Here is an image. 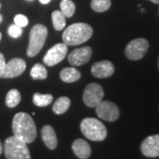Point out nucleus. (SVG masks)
I'll return each mask as SVG.
<instances>
[{
  "label": "nucleus",
  "mask_w": 159,
  "mask_h": 159,
  "mask_svg": "<svg viewBox=\"0 0 159 159\" xmlns=\"http://www.w3.org/2000/svg\"><path fill=\"white\" fill-rule=\"evenodd\" d=\"M11 127L14 136L27 144L33 142L36 138L35 123L26 112H19L13 117Z\"/></svg>",
  "instance_id": "f257e3e1"
},
{
  "label": "nucleus",
  "mask_w": 159,
  "mask_h": 159,
  "mask_svg": "<svg viewBox=\"0 0 159 159\" xmlns=\"http://www.w3.org/2000/svg\"><path fill=\"white\" fill-rule=\"evenodd\" d=\"M92 34L93 29L90 25L83 22L74 23L63 32V43L66 45H79L90 39Z\"/></svg>",
  "instance_id": "f03ea898"
},
{
  "label": "nucleus",
  "mask_w": 159,
  "mask_h": 159,
  "mask_svg": "<svg viewBox=\"0 0 159 159\" xmlns=\"http://www.w3.org/2000/svg\"><path fill=\"white\" fill-rule=\"evenodd\" d=\"M80 130L86 138L95 142L103 141L107 136L105 125L100 120L94 118L83 119L80 123Z\"/></svg>",
  "instance_id": "7ed1b4c3"
},
{
  "label": "nucleus",
  "mask_w": 159,
  "mask_h": 159,
  "mask_svg": "<svg viewBox=\"0 0 159 159\" xmlns=\"http://www.w3.org/2000/svg\"><path fill=\"white\" fill-rule=\"evenodd\" d=\"M6 159H31L27 143L16 137H8L4 144Z\"/></svg>",
  "instance_id": "20e7f679"
},
{
  "label": "nucleus",
  "mask_w": 159,
  "mask_h": 159,
  "mask_svg": "<svg viewBox=\"0 0 159 159\" xmlns=\"http://www.w3.org/2000/svg\"><path fill=\"white\" fill-rule=\"evenodd\" d=\"M48 35V29L42 24H36L32 28L29 34V43L27 55L30 57L36 56L45 43Z\"/></svg>",
  "instance_id": "39448f33"
},
{
  "label": "nucleus",
  "mask_w": 159,
  "mask_h": 159,
  "mask_svg": "<svg viewBox=\"0 0 159 159\" xmlns=\"http://www.w3.org/2000/svg\"><path fill=\"white\" fill-rule=\"evenodd\" d=\"M149 47L148 40L144 38H137L131 41L125 47V54L130 60H140L145 56Z\"/></svg>",
  "instance_id": "423d86ee"
},
{
  "label": "nucleus",
  "mask_w": 159,
  "mask_h": 159,
  "mask_svg": "<svg viewBox=\"0 0 159 159\" xmlns=\"http://www.w3.org/2000/svg\"><path fill=\"white\" fill-rule=\"evenodd\" d=\"M103 89L97 83H90L87 86L83 92V102L88 107L95 108L99 102L102 101Z\"/></svg>",
  "instance_id": "0eeeda50"
},
{
  "label": "nucleus",
  "mask_w": 159,
  "mask_h": 159,
  "mask_svg": "<svg viewBox=\"0 0 159 159\" xmlns=\"http://www.w3.org/2000/svg\"><path fill=\"white\" fill-rule=\"evenodd\" d=\"M95 108L97 116L103 120L114 122L119 119V110L114 102L110 101H101Z\"/></svg>",
  "instance_id": "6e6552de"
},
{
  "label": "nucleus",
  "mask_w": 159,
  "mask_h": 159,
  "mask_svg": "<svg viewBox=\"0 0 159 159\" xmlns=\"http://www.w3.org/2000/svg\"><path fill=\"white\" fill-rule=\"evenodd\" d=\"M67 45L64 43L55 44L47 51L45 56L43 57V63L49 66H56L66 57L67 54Z\"/></svg>",
  "instance_id": "1a4fd4ad"
},
{
  "label": "nucleus",
  "mask_w": 159,
  "mask_h": 159,
  "mask_svg": "<svg viewBox=\"0 0 159 159\" xmlns=\"http://www.w3.org/2000/svg\"><path fill=\"white\" fill-rule=\"evenodd\" d=\"M26 62L22 58H12L8 63H6L2 78L11 79L20 76L26 70Z\"/></svg>",
  "instance_id": "9d476101"
},
{
  "label": "nucleus",
  "mask_w": 159,
  "mask_h": 159,
  "mask_svg": "<svg viewBox=\"0 0 159 159\" xmlns=\"http://www.w3.org/2000/svg\"><path fill=\"white\" fill-rule=\"evenodd\" d=\"M92 49L89 46L80 47L72 51L68 56L69 63L74 66H83L90 60Z\"/></svg>",
  "instance_id": "9b49d317"
},
{
  "label": "nucleus",
  "mask_w": 159,
  "mask_h": 159,
  "mask_svg": "<svg viewBox=\"0 0 159 159\" xmlns=\"http://www.w3.org/2000/svg\"><path fill=\"white\" fill-rule=\"evenodd\" d=\"M142 153L147 157H159V134L147 137L141 145Z\"/></svg>",
  "instance_id": "f8f14e48"
},
{
  "label": "nucleus",
  "mask_w": 159,
  "mask_h": 159,
  "mask_svg": "<svg viewBox=\"0 0 159 159\" xmlns=\"http://www.w3.org/2000/svg\"><path fill=\"white\" fill-rule=\"evenodd\" d=\"M115 72L113 64L109 60H102L95 63L91 66V74L93 76L103 79L111 77Z\"/></svg>",
  "instance_id": "ddd939ff"
},
{
  "label": "nucleus",
  "mask_w": 159,
  "mask_h": 159,
  "mask_svg": "<svg viewBox=\"0 0 159 159\" xmlns=\"http://www.w3.org/2000/svg\"><path fill=\"white\" fill-rule=\"evenodd\" d=\"M74 154L80 159H88L91 155V148L89 144L82 139L75 140L72 145Z\"/></svg>",
  "instance_id": "4468645a"
},
{
  "label": "nucleus",
  "mask_w": 159,
  "mask_h": 159,
  "mask_svg": "<svg viewBox=\"0 0 159 159\" xmlns=\"http://www.w3.org/2000/svg\"><path fill=\"white\" fill-rule=\"evenodd\" d=\"M42 138L43 141L45 143L47 148L50 149H54L56 148L57 145V139L56 133L53 129V127L49 125H44L42 128Z\"/></svg>",
  "instance_id": "2eb2a0df"
},
{
  "label": "nucleus",
  "mask_w": 159,
  "mask_h": 159,
  "mask_svg": "<svg viewBox=\"0 0 159 159\" xmlns=\"http://www.w3.org/2000/svg\"><path fill=\"white\" fill-rule=\"evenodd\" d=\"M59 76L63 81L67 82V83H72L80 80L81 74L79 70H77L74 67H66V68L63 69L60 72Z\"/></svg>",
  "instance_id": "dca6fc26"
},
{
  "label": "nucleus",
  "mask_w": 159,
  "mask_h": 159,
  "mask_svg": "<svg viewBox=\"0 0 159 159\" xmlns=\"http://www.w3.org/2000/svg\"><path fill=\"white\" fill-rule=\"evenodd\" d=\"M70 105H71V100L68 97H61L54 102L52 110H53L54 113L61 115V114L65 113L66 111H67Z\"/></svg>",
  "instance_id": "f3484780"
},
{
  "label": "nucleus",
  "mask_w": 159,
  "mask_h": 159,
  "mask_svg": "<svg viewBox=\"0 0 159 159\" xmlns=\"http://www.w3.org/2000/svg\"><path fill=\"white\" fill-rule=\"evenodd\" d=\"M21 100V96L20 91L17 89H11L8 91L6 97V103L9 108H14L20 103Z\"/></svg>",
  "instance_id": "a211bd4d"
},
{
  "label": "nucleus",
  "mask_w": 159,
  "mask_h": 159,
  "mask_svg": "<svg viewBox=\"0 0 159 159\" xmlns=\"http://www.w3.org/2000/svg\"><path fill=\"white\" fill-rule=\"evenodd\" d=\"M52 18V23H53V27L54 29L60 31L62 29H65L66 24V16L63 14L60 11H54L51 14Z\"/></svg>",
  "instance_id": "6ab92c4d"
},
{
  "label": "nucleus",
  "mask_w": 159,
  "mask_h": 159,
  "mask_svg": "<svg viewBox=\"0 0 159 159\" xmlns=\"http://www.w3.org/2000/svg\"><path fill=\"white\" fill-rule=\"evenodd\" d=\"M53 101V97L49 94L34 93L33 96V102L38 107H45L51 104Z\"/></svg>",
  "instance_id": "aec40b11"
},
{
  "label": "nucleus",
  "mask_w": 159,
  "mask_h": 159,
  "mask_svg": "<svg viewBox=\"0 0 159 159\" xmlns=\"http://www.w3.org/2000/svg\"><path fill=\"white\" fill-rule=\"evenodd\" d=\"M30 76L34 80H45L48 76L47 69L42 64H35L30 71Z\"/></svg>",
  "instance_id": "412c9836"
},
{
  "label": "nucleus",
  "mask_w": 159,
  "mask_h": 159,
  "mask_svg": "<svg viewBox=\"0 0 159 159\" xmlns=\"http://www.w3.org/2000/svg\"><path fill=\"white\" fill-rule=\"evenodd\" d=\"M60 11L66 17H72L75 12V4L72 0H62L60 3Z\"/></svg>",
  "instance_id": "4be33fe9"
},
{
  "label": "nucleus",
  "mask_w": 159,
  "mask_h": 159,
  "mask_svg": "<svg viewBox=\"0 0 159 159\" xmlns=\"http://www.w3.org/2000/svg\"><path fill=\"white\" fill-rule=\"evenodd\" d=\"M111 6V0H92L91 8L97 12H103L110 9Z\"/></svg>",
  "instance_id": "5701e85b"
},
{
  "label": "nucleus",
  "mask_w": 159,
  "mask_h": 159,
  "mask_svg": "<svg viewBox=\"0 0 159 159\" xmlns=\"http://www.w3.org/2000/svg\"><path fill=\"white\" fill-rule=\"evenodd\" d=\"M8 34L12 38H18L22 34V28L16 24H12L8 28Z\"/></svg>",
  "instance_id": "b1692460"
},
{
  "label": "nucleus",
  "mask_w": 159,
  "mask_h": 159,
  "mask_svg": "<svg viewBox=\"0 0 159 159\" xmlns=\"http://www.w3.org/2000/svg\"><path fill=\"white\" fill-rule=\"evenodd\" d=\"M13 20H14V24H16L20 28H24V27L28 26V24H29V19L23 14H17L14 17Z\"/></svg>",
  "instance_id": "393cba45"
},
{
  "label": "nucleus",
  "mask_w": 159,
  "mask_h": 159,
  "mask_svg": "<svg viewBox=\"0 0 159 159\" xmlns=\"http://www.w3.org/2000/svg\"><path fill=\"white\" fill-rule=\"evenodd\" d=\"M6 65V58L4 57V55L0 52V78H2V76H3V73H4V69H5Z\"/></svg>",
  "instance_id": "a878e982"
},
{
  "label": "nucleus",
  "mask_w": 159,
  "mask_h": 159,
  "mask_svg": "<svg viewBox=\"0 0 159 159\" xmlns=\"http://www.w3.org/2000/svg\"><path fill=\"white\" fill-rule=\"evenodd\" d=\"M39 2L43 5H46V4H49L51 2V0H39Z\"/></svg>",
  "instance_id": "bb28decb"
},
{
  "label": "nucleus",
  "mask_w": 159,
  "mask_h": 159,
  "mask_svg": "<svg viewBox=\"0 0 159 159\" xmlns=\"http://www.w3.org/2000/svg\"><path fill=\"white\" fill-rule=\"evenodd\" d=\"M149 1H151L154 4H159V0H149Z\"/></svg>",
  "instance_id": "cd10ccee"
},
{
  "label": "nucleus",
  "mask_w": 159,
  "mask_h": 159,
  "mask_svg": "<svg viewBox=\"0 0 159 159\" xmlns=\"http://www.w3.org/2000/svg\"><path fill=\"white\" fill-rule=\"evenodd\" d=\"M2 151H3V146H2V143L0 142V155L2 153Z\"/></svg>",
  "instance_id": "c85d7f7f"
},
{
  "label": "nucleus",
  "mask_w": 159,
  "mask_h": 159,
  "mask_svg": "<svg viewBox=\"0 0 159 159\" xmlns=\"http://www.w3.org/2000/svg\"><path fill=\"white\" fill-rule=\"evenodd\" d=\"M2 20H3V17H2V15L0 14V23L2 22Z\"/></svg>",
  "instance_id": "c756f323"
},
{
  "label": "nucleus",
  "mask_w": 159,
  "mask_h": 159,
  "mask_svg": "<svg viewBox=\"0 0 159 159\" xmlns=\"http://www.w3.org/2000/svg\"><path fill=\"white\" fill-rule=\"evenodd\" d=\"M1 38H2V34L0 33V41H1Z\"/></svg>",
  "instance_id": "7c9ffc66"
},
{
  "label": "nucleus",
  "mask_w": 159,
  "mask_h": 159,
  "mask_svg": "<svg viewBox=\"0 0 159 159\" xmlns=\"http://www.w3.org/2000/svg\"><path fill=\"white\" fill-rule=\"evenodd\" d=\"M158 69H159V58H158Z\"/></svg>",
  "instance_id": "2f4dec72"
},
{
  "label": "nucleus",
  "mask_w": 159,
  "mask_h": 159,
  "mask_svg": "<svg viewBox=\"0 0 159 159\" xmlns=\"http://www.w3.org/2000/svg\"><path fill=\"white\" fill-rule=\"evenodd\" d=\"M29 1H31V0H29Z\"/></svg>",
  "instance_id": "473e14b6"
},
{
  "label": "nucleus",
  "mask_w": 159,
  "mask_h": 159,
  "mask_svg": "<svg viewBox=\"0 0 159 159\" xmlns=\"http://www.w3.org/2000/svg\"><path fill=\"white\" fill-rule=\"evenodd\" d=\"M0 7H1V5H0Z\"/></svg>",
  "instance_id": "72a5a7b5"
},
{
  "label": "nucleus",
  "mask_w": 159,
  "mask_h": 159,
  "mask_svg": "<svg viewBox=\"0 0 159 159\" xmlns=\"http://www.w3.org/2000/svg\"><path fill=\"white\" fill-rule=\"evenodd\" d=\"M158 11H159V10H158Z\"/></svg>",
  "instance_id": "f704fd0d"
}]
</instances>
